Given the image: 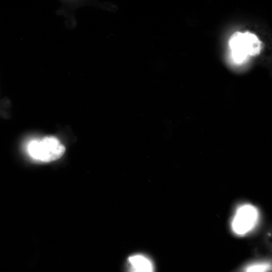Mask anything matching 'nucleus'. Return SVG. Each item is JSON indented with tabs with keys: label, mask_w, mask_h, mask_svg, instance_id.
<instances>
[{
	"label": "nucleus",
	"mask_w": 272,
	"mask_h": 272,
	"mask_svg": "<svg viewBox=\"0 0 272 272\" xmlns=\"http://www.w3.org/2000/svg\"><path fill=\"white\" fill-rule=\"evenodd\" d=\"M261 44L258 37L249 32H236L229 40L232 56L237 63L242 62L249 56L258 54L261 48Z\"/></svg>",
	"instance_id": "1"
},
{
	"label": "nucleus",
	"mask_w": 272,
	"mask_h": 272,
	"mask_svg": "<svg viewBox=\"0 0 272 272\" xmlns=\"http://www.w3.org/2000/svg\"><path fill=\"white\" fill-rule=\"evenodd\" d=\"M28 151L33 158L43 162H50L60 158L65 152V147L56 137L47 136L39 141H32Z\"/></svg>",
	"instance_id": "2"
},
{
	"label": "nucleus",
	"mask_w": 272,
	"mask_h": 272,
	"mask_svg": "<svg viewBox=\"0 0 272 272\" xmlns=\"http://www.w3.org/2000/svg\"><path fill=\"white\" fill-rule=\"evenodd\" d=\"M259 219V212L255 206L243 203L237 207L232 218L231 230L237 236H244L255 228Z\"/></svg>",
	"instance_id": "3"
},
{
	"label": "nucleus",
	"mask_w": 272,
	"mask_h": 272,
	"mask_svg": "<svg viewBox=\"0 0 272 272\" xmlns=\"http://www.w3.org/2000/svg\"><path fill=\"white\" fill-rule=\"evenodd\" d=\"M130 272H153L152 261L142 254H133L128 258Z\"/></svg>",
	"instance_id": "4"
},
{
	"label": "nucleus",
	"mask_w": 272,
	"mask_h": 272,
	"mask_svg": "<svg viewBox=\"0 0 272 272\" xmlns=\"http://www.w3.org/2000/svg\"><path fill=\"white\" fill-rule=\"evenodd\" d=\"M271 264L269 262L260 261L250 263L245 266L243 272H269Z\"/></svg>",
	"instance_id": "5"
}]
</instances>
